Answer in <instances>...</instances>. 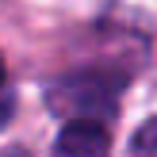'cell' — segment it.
Listing matches in <instances>:
<instances>
[{
    "label": "cell",
    "mask_w": 157,
    "mask_h": 157,
    "mask_svg": "<svg viewBox=\"0 0 157 157\" xmlns=\"http://www.w3.org/2000/svg\"><path fill=\"white\" fill-rule=\"evenodd\" d=\"M119 92H123V77L107 73V69H81V73L61 77L46 92V104L69 123H107L115 115Z\"/></svg>",
    "instance_id": "cell-1"
},
{
    "label": "cell",
    "mask_w": 157,
    "mask_h": 157,
    "mask_svg": "<svg viewBox=\"0 0 157 157\" xmlns=\"http://www.w3.org/2000/svg\"><path fill=\"white\" fill-rule=\"evenodd\" d=\"M107 150L111 142H107L104 123H65L54 146V157H107Z\"/></svg>",
    "instance_id": "cell-2"
},
{
    "label": "cell",
    "mask_w": 157,
    "mask_h": 157,
    "mask_svg": "<svg viewBox=\"0 0 157 157\" xmlns=\"http://www.w3.org/2000/svg\"><path fill=\"white\" fill-rule=\"evenodd\" d=\"M130 157H157V115L138 127L134 142H130Z\"/></svg>",
    "instance_id": "cell-3"
},
{
    "label": "cell",
    "mask_w": 157,
    "mask_h": 157,
    "mask_svg": "<svg viewBox=\"0 0 157 157\" xmlns=\"http://www.w3.org/2000/svg\"><path fill=\"white\" fill-rule=\"evenodd\" d=\"M8 111H12V96H8V88H4V61H0V123L8 119Z\"/></svg>",
    "instance_id": "cell-4"
}]
</instances>
